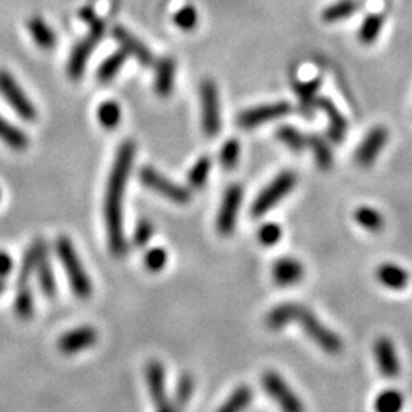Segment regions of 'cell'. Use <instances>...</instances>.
Returning <instances> with one entry per match:
<instances>
[{
  "mask_svg": "<svg viewBox=\"0 0 412 412\" xmlns=\"http://www.w3.org/2000/svg\"><path fill=\"white\" fill-rule=\"evenodd\" d=\"M56 251L64 267V272L68 275V281L73 295L81 299L89 298L92 295V281L88 272L84 270L81 259L77 254V249H75L71 238L60 237L56 244Z\"/></svg>",
  "mask_w": 412,
  "mask_h": 412,
  "instance_id": "7a4b0ae2",
  "label": "cell"
},
{
  "mask_svg": "<svg viewBox=\"0 0 412 412\" xmlns=\"http://www.w3.org/2000/svg\"><path fill=\"white\" fill-rule=\"evenodd\" d=\"M96 116H98V121L104 128L112 130L115 127H118V124L121 123V107L116 101H104L100 104L98 110H96Z\"/></svg>",
  "mask_w": 412,
  "mask_h": 412,
  "instance_id": "f546056e",
  "label": "cell"
},
{
  "mask_svg": "<svg viewBox=\"0 0 412 412\" xmlns=\"http://www.w3.org/2000/svg\"><path fill=\"white\" fill-rule=\"evenodd\" d=\"M136 155V145L133 140H124L119 145L108 175L105 199H104V219L108 238V247L115 257H123L127 251V242L124 234V196L130 171Z\"/></svg>",
  "mask_w": 412,
  "mask_h": 412,
  "instance_id": "6da1fadb",
  "label": "cell"
},
{
  "mask_svg": "<svg viewBox=\"0 0 412 412\" xmlns=\"http://www.w3.org/2000/svg\"><path fill=\"white\" fill-rule=\"evenodd\" d=\"M4 290H5V283H4V279H0V295L4 294Z\"/></svg>",
  "mask_w": 412,
  "mask_h": 412,
  "instance_id": "f6af8a7d",
  "label": "cell"
},
{
  "mask_svg": "<svg viewBox=\"0 0 412 412\" xmlns=\"http://www.w3.org/2000/svg\"><path fill=\"white\" fill-rule=\"evenodd\" d=\"M0 95L21 119L34 121L37 118L38 113L36 105L28 98L13 75L6 71H0Z\"/></svg>",
  "mask_w": 412,
  "mask_h": 412,
  "instance_id": "8992f818",
  "label": "cell"
},
{
  "mask_svg": "<svg viewBox=\"0 0 412 412\" xmlns=\"http://www.w3.org/2000/svg\"><path fill=\"white\" fill-rule=\"evenodd\" d=\"M283 237V230L277 223H266L258 231V240L264 246H275Z\"/></svg>",
  "mask_w": 412,
  "mask_h": 412,
  "instance_id": "60d3db41",
  "label": "cell"
},
{
  "mask_svg": "<svg viewBox=\"0 0 412 412\" xmlns=\"http://www.w3.org/2000/svg\"><path fill=\"white\" fill-rule=\"evenodd\" d=\"M0 199H2V191H0Z\"/></svg>",
  "mask_w": 412,
  "mask_h": 412,
  "instance_id": "bcb514c9",
  "label": "cell"
},
{
  "mask_svg": "<svg viewBox=\"0 0 412 412\" xmlns=\"http://www.w3.org/2000/svg\"><path fill=\"white\" fill-rule=\"evenodd\" d=\"M37 278L40 289L43 290V294L49 298H53L57 294V281H56V274H53L52 264L48 258L43 259L37 269Z\"/></svg>",
  "mask_w": 412,
  "mask_h": 412,
  "instance_id": "1f68e13d",
  "label": "cell"
},
{
  "mask_svg": "<svg viewBox=\"0 0 412 412\" xmlns=\"http://www.w3.org/2000/svg\"><path fill=\"white\" fill-rule=\"evenodd\" d=\"M98 341V333L93 327H80L64 333L58 339V350L63 354H75L86 349H91L95 342Z\"/></svg>",
  "mask_w": 412,
  "mask_h": 412,
  "instance_id": "5bb4252c",
  "label": "cell"
},
{
  "mask_svg": "<svg viewBox=\"0 0 412 412\" xmlns=\"http://www.w3.org/2000/svg\"><path fill=\"white\" fill-rule=\"evenodd\" d=\"M0 140L16 151L26 150L29 144V138L24 130L6 121L4 116H0Z\"/></svg>",
  "mask_w": 412,
  "mask_h": 412,
  "instance_id": "603a6c76",
  "label": "cell"
},
{
  "mask_svg": "<svg viewBox=\"0 0 412 412\" xmlns=\"http://www.w3.org/2000/svg\"><path fill=\"white\" fill-rule=\"evenodd\" d=\"M377 279L381 281V283L389 289H394V290H402L408 286V281H409V275L405 269H402L397 264L393 263H385L381 267L377 269L376 272Z\"/></svg>",
  "mask_w": 412,
  "mask_h": 412,
  "instance_id": "7402d4cb",
  "label": "cell"
},
{
  "mask_svg": "<svg viewBox=\"0 0 412 412\" xmlns=\"http://www.w3.org/2000/svg\"><path fill=\"white\" fill-rule=\"evenodd\" d=\"M200 105L203 132L208 138H214L222 128V113L219 91L212 80H203L200 84Z\"/></svg>",
  "mask_w": 412,
  "mask_h": 412,
  "instance_id": "277c9868",
  "label": "cell"
},
{
  "mask_svg": "<svg viewBox=\"0 0 412 412\" xmlns=\"http://www.w3.org/2000/svg\"><path fill=\"white\" fill-rule=\"evenodd\" d=\"M272 275L277 284L292 286L299 283L302 277H304V267L295 258H279L274 264Z\"/></svg>",
  "mask_w": 412,
  "mask_h": 412,
  "instance_id": "ffe728a7",
  "label": "cell"
},
{
  "mask_svg": "<svg viewBox=\"0 0 412 412\" xmlns=\"http://www.w3.org/2000/svg\"><path fill=\"white\" fill-rule=\"evenodd\" d=\"M145 377L148 383V391L151 398L156 405L159 411H172V406L170 403V400L167 397V389H165V370L162 366L160 362L151 361L147 365L145 370Z\"/></svg>",
  "mask_w": 412,
  "mask_h": 412,
  "instance_id": "7c38bea8",
  "label": "cell"
},
{
  "mask_svg": "<svg viewBox=\"0 0 412 412\" xmlns=\"http://www.w3.org/2000/svg\"><path fill=\"white\" fill-rule=\"evenodd\" d=\"M359 2L357 0H339L322 11V20L325 24H338L341 20H345L357 13L359 9Z\"/></svg>",
  "mask_w": 412,
  "mask_h": 412,
  "instance_id": "d4e9b609",
  "label": "cell"
},
{
  "mask_svg": "<svg viewBox=\"0 0 412 412\" xmlns=\"http://www.w3.org/2000/svg\"><path fill=\"white\" fill-rule=\"evenodd\" d=\"M388 140V130L382 125L374 127L366 138L362 140L356 151V162L361 167H370L373 162L377 159L378 153L383 150Z\"/></svg>",
  "mask_w": 412,
  "mask_h": 412,
  "instance_id": "4fadbf2b",
  "label": "cell"
},
{
  "mask_svg": "<svg viewBox=\"0 0 412 412\" xmlns=\"http://www.w3.org/2000/svg\"><path fill=\"white\" fill-rule=\"evenodd\" d=\"M238 158H240V144L237 139L226 140L222 151H220V164L225 170L231 171L238 164Z\"/></svg>",
  "mask_w": 412,
  "mask_h": 412,
  "instance_id": "f35d334b",
  "label": "cell"
},
{
  "mask_svg": "<svg viewBox=\"0 0 412 412\" xmlns=\"http://www.w3.org/2000/svg\"><path fill=\"white\" fill-rule=\"evenodd\" d=\"M277 138L294 151L304 150L307 145V136L302 135L297 127L292 125H281L277 130Z\"/></svg>",
  "mask_w": 412,
  "mask_h": 412,
  "instance_id": "d6a6232c",
  "label": "cell"
},
{
  "mask_svg": "<svg viewBox=\"0 0 412 412\" xmlns=\"http://www.w3.org/2000/svg\"><path fill=\"white\" fill-rule=\"evenodd\" d=\"M295 183H297L295 172L292 171L281 172L279 176H277L272 180L269 187H266L262 192H259V196L255 199L252 205L251 214L254 217H262L263 214L272 210L281 199H284L287 196L289 191L295 187Z\"/></svg>",
  "mask_w": 412,
  "mask_h": 412,
  "instance_id": "5b68a950",
  "label": "cell"
},
{
  "mask_svg": "<svg viewBox=\"0 0 412 412\" xmlns=\"http://www.w3.org/2000/svg\"><path fill=\"white\" fill-rule=\"evenodd\" d=\"M374 356L377 366L382 376L386 378H396L400 373L398 357L394 349V344L388 338L377 339L374 344Z\"/></svg>",
  "mask_w": 412,
  "mask_h": 412,
  "instance_id": "2e32d148",
  "label": "cell"
},
{
  "mask_svg": "<svg viewBox=\"0 0 412 412\" xmlns=\"http://www.w3.org/2000/svg\"><path fill=\"white\" fill-rule=\"evenodd\" d=\"M103 40V36L95 34V32H89V36L80 40L77 45L71 51V56L68 60V75L72 80H80L86 68H88L89 58L95 46Z\"/></svg>",
  "mask_w": 412,
  "mask_h": 412,
  "instance_id": "8fae6325",
  "label": "cell"
},
{
  "mask_svg": "<svg viewBox=\"0 0 412 412\" xmlns=\"http://www.w3.org/2000/svg\"><path fill=\"white\" fill-rule=\"evenodd\" d=\"M46 252H48V247L43 240H36L28 247V251L25 252L24 258H21L20 269H19V277H17L19 287L28 286V281L31 279L32 274L37 272L40 263L46 258Z\"/></svg>",
  "mask_w": 412,
  "mask_h": 412,
  "instance_id": "e0dca14e",
  "label": "cell"
},
{
  "mask_svg": "<svg viewBox=\"0 0 412 412\" xmlns=\"http://www.w3.org/2000/svg\"><path fill=\"white\" fill-rule=\"evenodd\" d=\"M252 402V391L249 386H240L226 400V403L220 406V412H237L247 408Z\"/></svg>",
  "mask_w": 412,
  "mask_h": 412,
  "instance_id": "836d02e7",
  "label": "cell"
},
{
  "mask_svg": "<svg viewBox=\"0 0 412 412\" xmlns=\"http://www.w3.org/2000/svg\"><path fill=\"white\" fill-rule=\"evenodd\" d=\"M354 219L362 227H365L366 231L371 232H378L385 225L382 214L374 208H370V206H361V208L354 212Z\"/></svg>",
  "mask_w": 412,
  "mask_h": 412,
  "instance_id": "4dcf8cb0",
  "label": "cell"
},
{
  "mask_svg": "<svg viewBox=\"0 0 412 412\" xmlns=\"http://www.w3.org/2000/svg\"><path fill=\"white\" fill-rule=\"evenodd\" d=\"M151 237H153V225L148 220H139L133 232V243L138 247H144Z\"/></svg>",
  "mask_w": 412,
  "mask_h": 412,
  "instance_id": "7bdbcfd3",
  "label": "cell"
},
{
  "mask_svg": "<svg viewBox=\"0 0 412 412\" xmlns=\"http://www.w3.org/2000/svg\"><path fill=\"white\" fill-rule=\"evenodd\" d=\"M175 78H176V61L164 57L156 64L155 71V92L160 98H168L175 91Z\"/></svg>",
  "mask_w": 412,
  "mask_h": 412,
  "instance_id": "d6986e66",
  "label": "cell"
},
{
  "mask_svg": "<svg viewBox=\"0 0 412 412\" xmlns=\"http://www.w3.org/2000/svg\"><path fill=\"white\" fill-rule=\"evenodd\" d=\"M13 266H14L13 258H11L6 252L0 251V278L6 277L11 270H13Z\"/></svg>",
  "mask_w": 412,
  "mask_h": 412,
  "instance_id": "ee69618b",
  "label": "cell"
},
{
  "mask_svg": "<svg viewBox=\"0 0 412 412\" xmlns=\"http://www.w3.org/2000/svg\"><path fill=\"white\" fill-rule=\"evenodd\" d=\"M292 110V105L287 101H278L272 104H264L259 107L249 108V110L240 113L237 119V124L242 128H254L258 125H263L266 123L275 121L278 118H283L289 115Z\"/></svg>",
  "mask_w": 412,
  "mask_h": 412,
  "instance_id": "9c48e42d",
  "label": "cell"
},
{
  "mask_svg": "<svg viewBox=\"0 0 412 412\" xmlns=\"http://www.w3.org/2000/svg\"><path fill=\"white\" fill-rule=\"evenodd\" d=\"M113 37L118 40L119 45L123 46V49L127 53L133 56L140 64H144V66H150V64L155 61L153 52L148 49L145 43L140 41L135 34H132V32L125 29L124 26H115Z\"/></svg>",
  "mask_w": 412,
  "mask_h": 412,
  "instance_id": "9a60e30c",
  "label": "cell"
},
{
  "mask_svg": "<svg viewBox=\"0 0 412 412\" xmlns=\"http://www.w3.org/2000/svg\"><path fill=\"white\" fill-rule=\"evenodd\" d=\"M28 31L34 40L36 45L43 49V51H51L56 48L57 45V36L56 31L48 25V21L45 19H41L38 16L31 17L28 20Z\"/></svg>",
  "mask_w": 412,
  "mask_h": 412,
  "instance_id": "44dd1931",
  "label": "cell"
},
{
  "mask_svg": "<svg viewBox=\"0 0 412 412\" xmlns=\"http://www.w3.org/2000/svg\"><path fill=\"white\" fill-rule=\"evenodd\" d=\"M403 406V396L394 389H388L378 394L376 400V409L378 412H397Z\"/></svg>",
  "mask_w": 412,
  "mask_h": 412,
  "instance_id": "8d00e7d4",
  "label": "cell"
},
{
  "mask_svg": "<svg viewBox=\"0 0 412 412\" xmlns=\"http://www.w3.org/2000/svg\"><path fill=\"white\" fill-rule=\"evenodd\" d=\"M316 108H321L329 118V136L331 138L333 143H342L346 136L349 124H346V119L339 112V108L334 105L331 100L325 98V96H318Z\"/></svg>",
  "mask_w": 412,
  "mask_h": 412,
  "instance_id": "ac0fdd59",
  "label": "cell"
},
{
  "mask_svg": "<svg viewBox=\"0 0 412 412\" xmlns=\"http://www.w3.org/2000/svg\"><path fill=\"white\" fill-rule=\"evenodd\" d=\"M139 179L147 188L153 190L155 192L160 194L162 197H165L171 202L185 205L191 200V192L187 188L177 185V183L170 180L164 175H160V172L156 171L155 168L144 167L139 171Z\"/></svg>",
  "mask_w": 412,
  "mask_h": 412,
  "instance_id": "52a82bcc",
  "label": "cell"
},
{
  "mask_svg": "<svg viewBox=\"0 0 412 412\" xmlns=\"http://www.w3.org/2000/svg\"><path fill=\"white\" fill-rule=\"evenodd\" d=\"M211 165L212 162L208 156H203L200 158L194 167L191 168L190 175H188V180H190V185L192 188H202L205 187L206 180L210 177V172H211Z\"/></svg>",
  "mask_w": 412,
  "mask_h": 412,
  "instance_id": "d590c367",
  "label": "cell"
},
{
  "mask_svg": "<svg viewBox=\"0 0 412 412\" xmlns=\"http://www.w3.org/2000/svg\"><path fill=\"white\" fill-rule=\"evenodd\" d=\"M321 86V80L314 78L311 81L306 83H298L295 86L298 98H299V105H301V112L306 116H311L314 108H316V93Z\"/></svg>",
  "mask_w": 412,
  "mask_h": 412,
  "instance_id": "cb8c5ba5",
  "label": "cell"
},
{
  "mask_svg": "<svg viewBox=\"0 0 412 412\" xmlns=\"http://www.w3.org/2000/svg\"><path fill=\"white\" fill-rule=\"evenodd\" d=\"M127 56H128V53L124 49L110 53V56H108L100 64L98 72H96V78H98L101 83L112 81L116 77V75L119 73V71H121V68L125 64Z\"/></svg>",
  "mask_w": 412,
  "mask_h": 412,
  "instance_id": "484cf974",
  "label": "cell"
},
{
  "mask_svg": "<svg viewBox=\"0 0 412 412\" xmlns=\"http://www.w3.org/2000/svg\"><path fill=\"white\" fill-rule=\"evenodd\" d=\"M14 310L20 319H31L34 314V297H32V292L28 286L19 287Z\"/></svg>",
  "mask_w": 412,
  "mask_h": 412,
  "instance_id": "e575fe53",
  "label": "cell"
},
{
  "mask_svg": "<svg viewBox=\"0 0 412 412\" xmlns=\"http://www.w3.org/2000/svg\"><path fill=\"white\" fill-rule=\"evenodd\" d=\"M307 145L310 147L314 156V162H316L318 167L324 171L330 170L333 165V151L330 145L325 143L324 138H321L319 135H309Z\"/></svg>",
  "mask_w": 412,
  "mask_h": 412,
  "instance_id": "4316f807",
  "label": "cell"
},
{
  "mask_svg": "<svg viewBox=\"0 0 412 412\" xmlns=\"http://www.w3.org/2000/svg\"><path fill=\"white\" fill-rule=\"evenodd\" d=\"M294 321L298 322L309 338L314 344L319 345L327 354H339L342 351L344 344L339 336L325 327V325L314 316V313L307 307L297 304L294 311Z\"/></svg>",
  "mask_w": 412,
  "mask_h": 412,
  "instance_id": "3957f363",
  "label": "cell"
},
{
  "mask_svg": "<svg viewBox=\"0 0 412 412\" xmlns=\"http://www.w3.org/2000/svg\"><path fill=\"white\" fill-rule=\"evenodd\" d=\"M295 302H286V304L277 306L275 309L270 310L266 316V325L270 330H281L286 325L294 322V311H295Z\"/></svg>",
  "mask_w": 412,
  "mask_h": 412,
  "instance_id": "83f0119b",
  "label": "cell"
},
{
  "mask_svg": "<svg viewBox=\"0 0 412 412\" xmlns=\"http://www.w3.org/2000/svg\"><path fill=\"white\" fill-rule=\"evenodd\" d=\"M167 252L165 249L162 247H153L148 249L145 257H144V264L150 270V272H160L162 269L167 264Z\"/></svg>",
  "mask_w": 412,
  "mask_h": 412,
  "instance_id": "ab89813d",
  "label": "cell"
},
{
  "mask_svg": "<svg viewBox=\"0 0 412 412\" xmlns=\"http://www.w3.org/2000/svg\"><path fill=\"white\" fill-rule=\"evenodd\" d=\"M243 199V188L235 183L226 190L219 215H217V231L222 235H231L237 225V215Z\"/></svg>",
  "mask_w": 412,
  "mask_h": 412,
  "instance_id": "ba28073f",
  "label": "cell"
},
{
  "mask_svg": "<svg viewBox=\"0 0 412 412\" xmlns=\"http://www.w3.org/2000/svg\"><path fill=\"white\" fill-rule=\"evenodd\" d=\"M385 24V17L382 14H370L366 16L359 28V40L364 45H371L378 36H381Z\"/></svg>",
  "mask_w": 412,
  "mask_h": 412,
  "instance_id": "f1b7e54d",
  "label": "cell"
},
{
  "mask_svg": "<svg viewBox=\"0 0 412 412\" xmlns=\"http://www.w3.org/2000/svg\"><path fill=\"white\" fill-rule=\"evenodd\" d=\"M172 20H175V25L182 31H192L199 24V13L192 5H185L172 16Z\"/></svg>",
  "mask_w": 412,
  "mask_h": 412,
  "instance_id": "74e56055",
  "label": "cell"
},
{
  "mask_svg": "<svg viewBox=\"0 0 412 412\" xmlns=\"http://www.w3.org/2000/svg\"><path fill=\"white\" fill-rule=\"evenodd\" d=\"M263 386L266 393L272 397L275 402L289 412H298L304 409L301 400L292 391L290 386L284 382V378L274 371H267L263 376Z\"/></svg>",
  "mask_w": 412,
  "mask_h": 412,
  "instance_id": "30bf717a",
  "label": "cell"
},
{
  "mask_svg": "<svg viewBox=\"0 0 412 412\" xmlns=\"http://www.w3.org/2000/svg\"><path fill=\"white\" fill-rule=\"evenodd\" d=\"M194 389V381L190 374H182L176 386V403L179 406L187 405Z\"/></svg>",
  "mask_w": 412,
  "mask_h": 412,
  "instance_id": "b9f144b4",
  "label": "cell"
}]
</instances>
